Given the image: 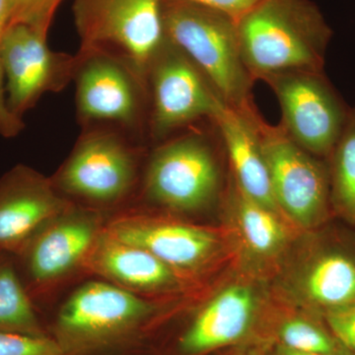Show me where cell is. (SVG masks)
I'll return each mask as SVG.
<instances>
[{
  "mask_svg": "<svg viewBox=\"0 0 355 355\" xmlns=\"http://www.w3.org/2000/svg\"><path fill=\"white\" fill-rule=\"evenodd\" d=\"M236 24L254 81L282 72L324 71L331 30L309 0H266Z\"/></svg>",
  "mask_w": 355,
  "mask_h": 355,
  "instance_id": "obj_1",
  "label": "cell"
},
{
  "mask_svg": "<svg viewBox=\"0 0 355 355\" xmlns=\"http://www.w3.org/2000/svg\"><path fill=\"white\" fill-rule=\"evenodd\" d=\"M167 38L212 84L229 108H254L252 77L240 50L237 24L230 16L189 0H162Z\"/></svg>",
  "mask_w": 355,
  "mask_h": 355,
  "instance_id": "obj_2",
  "label": "cell"
},
{
  "mask_svg": "<svg viewBox=\"0 0 355 355\" xmlns=\"http://www.w3.org/2000/svg\"><path fill=\"white\" fill-rule=\"evenodd\" d=\"M214 130L193 125L159 142L149 156L142 196L173 214H193L216 200L221 168Z\"/></svg>",
  "mask_w": 355,
  "mask_h": 355,
  "instance_id": "obj_3",
  "label": "cell"
},
{
  "mask_svg": "<svg viewBox=\"0 0 355 355\" xmlns=\"http://www.w3.org/2000/svg\"><path fill=\"white\" fill-rule=\"evenodd\" d=\"M159 310L153 299L105 280H91L58 311L55 338L64 355H87L135 336Z\"/></svg>",
  "mask_w": 355,
  "mask_h": 355,
  "instance_id": "obj_4",
  "label": "cell"
},
{
  "mask_svg": "<svg viewBox=\"0 0 355 355\" xmlns=\"http://www.w3.org/2000/svg\"><path fill=\"white\" fill-rule=\"evenodd\" d=\"M144 149V144L116 130H83L51 179L69 202L104 211L132 195Z\"/></svg>",
  "mask_w": 355,
  "mask_h": 355,
  "instance_id": "obj_5",
  "label": "cell"
},
{
  "mask_svg": "<svg viewBox=\"0 0 355 355\" xmlns=\"http://www.w3.org/2000/svg\"><path fill=\"white\" fill-rule=\"evenodd\" d=\"M77 119L83 130H111L144 144L148 137L146 81L123 58L103 51L76 53Z\"/></svg>",
  "mask_w": 355,
  "mask_h": 355,
  "instance_id": "obj_6",
  "label": "cell"
},
{
  "mask_svg": "<svg viewBox=\"0 0 355 355\" xmlns=\"http://www.w3.org/2000/svg\"><path fill=\"white\" fill-rule=\"evenodd\" d=\"M80 53L123 58L147 83L154 58L167 42L162 0H76Z\"/></svg>",
  "mask_w": 355,
  "mask_h": 355,
  "instance_id": "obj_7",
  "label": "cell"
},
{
  "mask_svg": "<svg viewBox=\"0 0 355 355\" xmlns=\"http://www.w3.org/2000/svg\"><path fill=\"white\" fill-rule=\"evenodd\" d=\"M251 118L270 173L277 209L303 228L323 225L333 210L328 161L298 146L282 125L266 123L258 109Z\"/></svg>",
  "mask_w": 355,
  "mask_h": 355,
  "instance_id": "obj_8",
  "label": "cell"
},
{
  "mask_svg": "<svg viewBox=\"0 0 355 355\" xmlns=\"http://www.w3.org/2000/svg\"><path fill=\"white\" fill-rule=\"evenodd\" d=\"M148 139L159 144L202 121L212 123L226 108L216 88L167 40L147 73Z\"/></svg>",
  "mask_w": 355,
  "mask_h": 355,
  "instance_id": "obj_9",
  "label": "cell"
},
{
  "mask_svg": "<svg viewBox=\"0 0 355 355\" xmlns=\"http://www.w3.org/2000/svg\"><path fill=\"white\" fill-rule=\"evenodd\" d=\"M104 211L71 203L46 222L13 254L23 284L36 304L73 273L106 226Z\"/></svg>",
  "mask_w": 355,
  "mask_h": 355,
  "instance_id": "obj_10",
  "label": "cell"
},
{
  "mask_svg": "<svg viewBox=\"0 0 355 355\" xmlns=\"http://www.w3.org/2000/svg\"><path fill=\"white\" fill-rule=\"evenodd\" d=\"M282 109L280 125L298 146L328 159L349 110L324 71H288L263 79Z\"/></svg>",
  "mask_w": 355,
  "mask_h": 355,
  "instance_id": "obj_11",
  "label": "cell"
},
{
  "mask_svg": "<svg viewBox=\"0 0 355 355\" xmlns=\"http://www.w3.org/2000/svg\"><path fill=\"white\" fill-rule=\"evenodd\" d=\"M46 38L24 24L7 26L2 37L7 108L20 120L46 93L64 90L76 76V55L51 50Z\"/></svg>",
  "mask_w": 355,
  "mask_h": 355,
  "instance_id": "obj_12",
  "label": "cell"
},
{
  "mask_svg": "<svg viewBox=\"0 0 355 355\" xmlns=\"http://www.w3.org/2000/svg\"><path fill=\"white\" fill-rule=\"evenodd\" d=\"M105 230L146 250L186 277L205 268L219 244L209 229L135 209L109 219Z\"/></svg>",
  "mask_w": 355,
  "mask_h": 355,
  "instance_id": "obj_13",
  "label": "cell"
},
{
  "mask_svg": "<svg viewBox=\"0 0 355 355\" xmlns=\"http://www.w3.org/2000/svg\"><path fill=\"white\" fill-rule=\"evenodd\" d=\"M51 178L17 165L0 178V253L17 254L40 228L71 205Z\"/></svg>",
  "mask_w": 355,
  "mask_h": 355,
  "instance_id": "obj_14",
  "label": "cell"
},
{
  "mask_svg": "<svg viewBox=\"0 0 355 355\" xmlns=\"http://www.w3.org/2000/svg\"><path fill=\"white\" fill-rule=\"evenodd\" d=\"M83 272L148 298L180 291L187 279L146 250L121 241L105 228L89 251Z\"/></svg>",
  "mask_w": 355,
  "mask_h": 355,
  "instance_id": "obj_15",
  "label": "cell"
},
{
  "mask_svg": "<svg viewBox=\"0 0 355 355\" xmlns=\"http://www.w3.org/2000/svg\"><path fill=\"white\" fill-rule=\"evenodd\" d=\"M320 237L297 287L303 300L323 313L355 302V236L331 230Z\"/></svg>",
  "mask_w": 355,
  "mask_h": 355,
  "instance_id": "obj_16",
  "label": "cell"
},
{
  "mask_svg": "<svg viewBox=\"0 0 355 355\" xmlns=\"http://www.w3.org/2000/svg\"><path fill=\"white\" fill-rule=\"evenodd\" d=\"M256 307L250 287H227L200 311L180 340V349L197 355L238 342L251 328Z\"/></svg>",
  "mask_w": 355,
  "mask_h": 355,
  "instance_id": "obj_17",
  "label": "cell"
},
{
  "mask_svg": "<svg viewBox=\"0 0 355 355\" xmlns=\"http://www.w3.org/2000/svg\"><path fill=\"white\" fill-rule=\"evenodd\" d=\"M256 109L240 112L226 107L212 123L227 153L238 188L254 202L277 211L270 173L252 121Z\"/></svg>",
  "mask_w": 355,
  "mask_h": 355,
  "instance_id": "obj_18",
  "label": "cell"
},
{
  "mask_svg": "<svg viewBox=\"0 0 355 355\" xmlns=\"http://www.w3.org/2000/svg\"><path fill=\"white\" fill-rule=\"evenodd\" d=\"M0 331L49 336L16 268L13 254L0 253Z\"/></svg>",
  "mask_w": 355,
  "mask_h": 355,
  "instance_id": "obj_19",
  "label": "cell"
},
{
  "mask_svg": "<svg viewBox=\"0 0 355 355\" xmlns=\"http://www.w3.org/2000/svg\"><path fill=\"white\" fill-rule=\"evenodd\" d=\"M327 161L330 169L331 209L355 225V107L350 108L345 128Z\"/></svg>",
  "mask_w": 355,
  "mask_h": 355,
  "instance_id": "obj_20",
  "label": "cell"
},
{
  "mask_svg": "<svg viewBox=\"0 0 355 355\" xmlns=\"http://www.w3.org/2000/svg\"><path fill=\"white\" fill-rule=\"evenodd\" d=\"M233 200L248 248L259 256H272L279 252L286 241V232L277 211L247 197L236 183Z\"/></svg>",
  "mask_w": 355,
  "mask_h": 355,
  "instance_id": "obj_21",
  "label": "cell"
},
{
  "mask_svg": "<svg viewBox=\"0 0 355 355\" xmlns=\"http://www.w3.org/2000/svg\"><path fill=\"white\" fill-rule=\"evenodd\" d=\"M279 338L284 347L305 352L336 355L338 342L322 327L304 319H291L282 324Z\"/></svg>",
  "mask_w": 355,
  "mask_h": 355,
  "instance_id": "obj_22",
  "label": "cell"
},
{
  "mask_svg": "<svg viewBox=\"0 0 355 355\" xmlns=\"http://www.w3.org/2000/svg\"><path fill=\"white\" fill-rule=\"evenodd\" d=\"M62 0H9V24H24L48 37Z\"/></svg>",
  "mask_w": 355,
  "mask_h": 355,
  "instance_id": "obj_23",
  "label": "cell"
},
{
  "mask_svg": "<svg viewBox=\"0 0 355 355\" xmlns=\"http://www.w3.org/2000/svg\"><path fill=\"white\" fill-rule=\"evenodd\" d=\"M0 355H64L50 336L36 338L0 331Z\"/></svg>",
  "mask_w": 355,
  "mask_h": 355,
  "instance_id": "obj_24",
  "label": "cell"
},
{
  "mask_svg": "<svg viewBox=\"0 0 355 355\" xmlns=\"http://www.w3.org/2000/svg\"><path fill=\"white\" fill-rule=\"evenodd\" d=\"M336 342L355 354V302L322 313Z\"/></svg>",
  "mask_w": 355,
  "mask_h": 355,
  "instance_id": "obj_25",
  "label": "cell"
},
{
  "mask_svg": "<svg viewBox=\"0 0 355 355\" xmlns=\"http://www.w3.org/2000/svg\"><path fill=\"white\" fill-rule=\"evenodd\" d=\"M200 6L216 9L230 16L236 22L254 7L260 6L266 0H189Z\"/></svg>",
  "mask_w": 355,
  "mask_h": 355,
  "instance_id": "obj_26",
  "label": "cell"
},
{
  "mask_svg": "<svg viewBox=\"0 0 355 355\" xmlns=\"http://www.w3.org/2000/svg\"><path fill=\"white\" fill-rule=\"evenodd\" d=\"M282 355H327V354H305V352H295V350H291L286 349V347H282Z\"/></svg>",
  "mask_w": 355,
  "mask_h": 355,
  "instance_id": "obj_27",
  "label": "cell"
},
{
  "mask_svg": "<svg viewBox=\"0 0 355 355\" xmlns=\"http://www.w3.org/2000/svg\"><path fill=\"white\" fill-rule=\"evenodd\" d=\"M336 355H355L352 354L350 350L345 349V347H343L340 343H338V349H336Z\"/></svg>",
  "mask_w": 355,
  "mask_h": 355,
  "instance_id": "obj_28",
  "label": "cell"
}]
</instances>
